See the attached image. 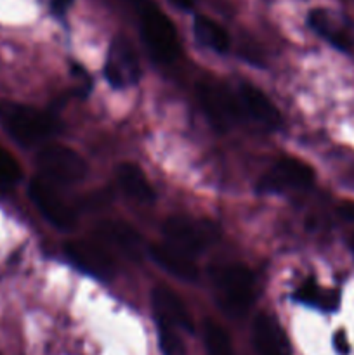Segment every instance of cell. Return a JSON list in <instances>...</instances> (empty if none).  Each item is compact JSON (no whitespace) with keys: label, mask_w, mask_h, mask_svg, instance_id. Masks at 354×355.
Wrapping results in <instances>:
<instances>
[{"label":"cell","mask_w":354,"mask_h":355,"mask_svg":"<svg viewBox=\"0 0 354 355\" xmlns=\"http://www.w3.org/2000/svg\"><path fill=\"white\" fill-rule=\"evenodd\" d=\"M210 279L217 305L229 318L239 319L250 311L255 298V279L250 269L239 263L214 267Z\"/></svg>","instance_id":"obj_1"},{"label":"cell","mask_w":354,"mask_h":355,"mask_svg":"<svg viewBox=\"0 0 354 355\" xmlns=\"http://www.w3.org/2000/svg\"><path fill=\"white\" fill-rule=\"evenodd\" d=\"M0 121L7 134L23 146H33L59 130V121L47 111L21 103L0 104Z\"/></svg>","instance_id":"obj_2"},{"label":"cell","mask_w":354,"mask_h":355,"mask_svg":"<svg viewBox=\"0 0 354 355\" xmlns=\"http://www.w3.org/2000/svg\"><path fill=\"white\" fill-rule=\"evenodd\" d=\"M139 17H141V35L146 47L162 62L176 61L180 54V44L172 21L160 10L151 0L139 2Z\"/></svg>","instance_id":"obj_3"},{"label":"cell","mask_w":354,"mask_h":355,"mask_svg":"<svg viewBox=\"0 0 354 355\" xmlns=\"http://www.w3.org/2000/svg\"><path fill=\"white\" fill-rule=\"evenodd\" d=\"M167 245L187 253L189 257L207 250L217 241L219 229L210 220H196L187 215H174L162 227Z\"/></svg>","instance_id":"obj_4"},{"label":"cell","mask_w":354,"mask_h":355,"mask_svg":"<svg viewBox=\"0 0 354 355\" xmlns=\"http://www.w3.org/2000/svg\"><path fill=\"white\" fill-rule=\"evenodd\" d=\"M37 165L49 182L59 186H75L87 175L85 159L71 148L62 144L45 146L38 153Z\"/></svg>","instance_id":"obj_5"},{"label":"cell","mask_w":354,"mask_h":355,"mask_svg":"<svg viewBox=\"0 0 354 355\" xmlns=\"http://www.w3.org/2000/svg\"><path fill=\"white\" fill-rule=\"evenodd\" d=\"M314 170L302 159L283 156L273 163L259 182L260 193H287L294 189H307L314 184Z\"/></svg>","instance_id":"obj_6"},{"label":"cell","mask_w":354,"mask_h":355,"mask_svg":"<svg viewBox=\"0 0 354 355\" xmlns=\"http://www.w3.org/2000/svg\"><path fill=\"white\" fill-rule=\"evenodd\" d=\"M28 194L42 217L61 231H71L76 225V215L51 182L44 179H33L28 187Z\"/></svg>","instance_id":"obj_7"},{"label":"cell","mask_w":354,"mask_h":355,"mask_svg":"<svg viewBox=\"0 0 354 355\" xmlns=\"http://www.w3.org/2000/svg\"><path fill=\"white\" fill-rule=\"evenodd\" d=\"M198 99H200L203 113L208 120L219 128V130H228L242 116L239 104L231 96L226 87L217 83H200L198 85Z\"/></svg>","instance_id":"obj_8"},{"label":"cell","mask_w":354,"mask_h":355,"mask_svg":"<svg viewBox=\"0 0 354 355\" xmlns=\"http://www.w3.org/2000/svg\"><path fill=\"white\" fill-rule=\"evenodd\" d=\"M65 253L73 266L78 267L82 272L97 279L108 281L115 276V262L104 246L92 241H75L65 243Z\"/></svg>","instance_id":"obj_9"},{"label":"cell","mask_w":354,"mask_h":355,"mask_svg":"<svg viewBox=\"0 0 354 355\" xmlns=\"http://www.w3.org/2000/svg\"><path fill=\"white\" fill-rule=\"evenodd\" d=\"M104 75L115 89H125L139 82L141 66L134 49L125 38H115L108 49Z\"/></svg>","instance_id":"obj_10"},{"label":"cell","mask_w":354,"mask_h":355,"mask_svg":"<svg viewBox=\"0 0 354 355\" xmlns=\"http://www.w3.org/2000/svg\"><path fill=\"white\" fill-rule=\"evenodd\" d=\"M252 343L257 355H292V347L283 328L267 312H260L253 321Z\"/></svg>","instance_id":"obj_11"},{"label":"cell","mask_w":354,"mask_h":355,"mask_svg":"<svg viewBox=\"0 0 354 355\" xmlns=\"http://www.w3.org/2000/svg\"><path fill=\"white\" fill-rule=\"evenodd\" d=\"M151 305L156 319L162 324H169L176 329H183L186 333H193V319L187 312L184 302L165 286H156L151 293Z\"/></svg>","instance_id":"obj_12"},{"label":"cell","mask_w":354,"mask_h":355,"mask_svg":"<svg viewBox=\"0 0 354 355\" xmlns=\"http://www.w3.org/2000/svg\"><path fill=\"white\" fill-rule=\"evenodd\" d=\"M97 238L108 246H113L117 252L130 260L141 259L144 246L142 238L132 225L121 220H104L97 225Z\"/></svg>","instance_id":"obj_13"},{"label":"cell","mask_w":354,"mask_h":355,"mask_svg":"<svg viewBox=\"0 0 354 355\" xmlns=\"http://www.w3.org/2000/svg\"><path fill=\"white\" fill-rule=\"evenodd\" d=\"M239 103L255 123L266 130H276L281 125V114L273 101L252 83L239 85Z\"/></svg>","instance_id":"obj_14"},{"label":"cell","mask_w":354,"mask_h":355,"mask_svg":"<svg viewBox=\"0 0 354 355\" xmlns=\"http://www.w3.org/2000/svg\"><path fill=\"white\" fill-rule=\"evenodd\" d=\"M309 26L339 51H351L354 47V35L340 17L326 9H314L309 14Z\"/></svg>","instance_id":"obj_15"},{"label":"cell","mask_w":354,"mask_h":355,"mask_svg":"<svg viewBox=\"0 0 354 355\" xmlns=\"http://www.w3.org/2000/svg\"><path fill=\"white\" fill-rule=\"evenodd\" d=\"M148 252L153 262L169 274H172L174 277L187 281V283L196 281L198 267L193 262V257H189L187 253L180 252L170 245H151Z\"/></svg>","instance_id":"obj_16"},{"label":"cell","mask_w":354,"mask_h":355,"mask_svg":"<svg viewBox=\"0 0 354 355\" xmlns=\"http://www.w3.org/2000/svg\"><path fill=\"white\" fill-rule=\"evenodd\" d=\"M118 186L128 198L141 203H149L155 200V189L149 184L148 177L134 163H121L117 168Z\"/></svg>","instance_id":"obj_17"},{"label":"cell","mask_w":354,"mask_h":355,"mask_svg":"<svg viewBox=\"0 0 354 355\" xmlns=\"http://www.w3.org/2000/svg\"><path fill=\"white\" fill-rule=\"evenodd\" d=\"M193 31L196 40L200 42L205 47L212 49V51L219 52V54H224L229 51V35L224 28L219 23H215L214 19L207 16H196L193 23Z\"/></svg>","instance_id":"obj_18"},{"label":"cell","mask_w":354,"mask_h":355,"mask_svg":"<svg viewBox=\"0 0 354 355\" xmlns=\"http://www.w3.org/2000/svg\"><path fill=\"white\" fill-rule=\"evenodd\" d=\"M295 300L304 305L318 307L321 311H333L339 307V293L333 290H325L316 281L307 279L295 291Z\"/></svg>","instance_id":"obj_19"},{"label":"cell","mask_w":354,"mask_h":355,"mask_svg":"<svg viewBox=\"0 0 354 355\" xmlns=\"http://www.w3.org/2000/svg\"><path fill=\"white\" fill-rule=\"evenodd\" d=\"M203 342L207 355H235L228 333L214 321L205 322Z\"/></svg>","instance_id":"obj_20"},{"label":"cell","mask_w":354,"mask_h":355,"mask_svg":"<svg viewBox=\"0 0 354 355\" xmlns=\"http://www.w3.org/2000/svg\"><path fill=\"white\" fill-rule=\"evenodd\" d=\"M158 343L163 355H186L183 338L172 326L158 322Z\"/></svg>","instance_id":"obj_21"},{"label":"cell","mask_w":354,"mask_h":355,"mask_svg":"<svg viewBox=\"0 0 354 355\" xmlns=\"http://www.w3.org/2000/svg\"><path fill=\"white\" fill-rule=\"evenodd\" d=\"M21 177H23V172L17 159L7 149L0 148V184L12 186L19 182Z\"/></svg>","instance_id":"obj_22"},{"label":"cell","mask_w":354,"mask_h":355,"mask_svg":"<svg viewBox=\"0 0 354 355\" xmlns=\"http://www.w3.org/2000/svg\"><path fill=\"white\" fill-rule=\"evenodd\" d=\"M333 345H335L337 352L339 354H347L349 352V343H347V336L344 331H339L333 336Z\"/></svg>","instance_id":"obj_23"},{"label":"cell","mask_w":354,"mask_h":355,"mask_svg":"<svg viewBox=\"0 0 354 355\" xmlns=\"http://www.w3.org/2000/svg\"><path fill=\"white\" fill-rule=\"evenodd\" d=\"M69 3H71V0H52L51 2L52 12L58 14V16H62V14L68 10Z\"/></svg>","instance_id":"obj_24"},{"label":"cell","mask_w":354,"mask_h":355,"mask_svg":"<svg viewBox=\"0 0 354 355\" xmlns=\"http://www.w3.org/2000/svg\"><path fill=\"white\" fill-rule=\"evenodd\" d=\"M339 214L342 215V217L346 218V220L354 222V203H353V201H346V203L340 205Z\"/></svg>","instance_id":"obj_25"},{"label":"cell","mask_w":354,"mask_h":355,"mask_svg":"<svg viewBox=\"0 0 354 355\" xmlns=\"http://www.w3.org/2000/svg\"><path fill=\"white\" fill-rule=\"evenodd\" d=\"M170 2H172L176 7H179V9L189 10V9H193L194 0H170Z\"/></svg>","instance_id":"obj_26"},{"label":"cell","mask_w":354,"mask_h":355,"mask_svg":"<svg viewBox=\"0 0 354 355\" xmlns=\"http://www.w3.org/2000/svg\"><path fill=\"white\" fill-rule=\"evenodd\" d=\"M351 246H353V250H354V236H353V239H351Z\"/></svg>","instance_id":"obj_27"}]
</instances>
